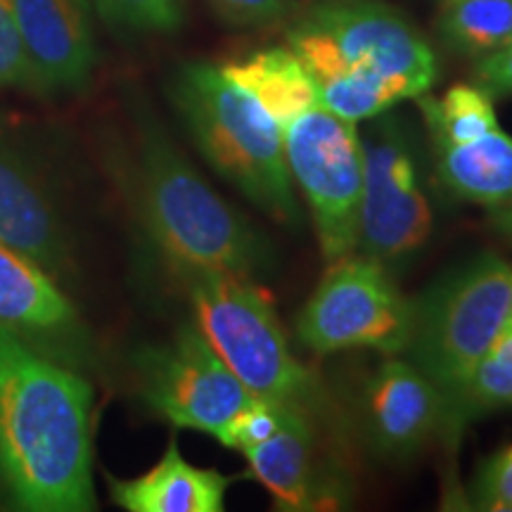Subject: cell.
I'll return each mask as SVG.
<instances>
[{
	"label": "cell",
	"instance_id": "6",
	"mask_svg": "<svg viewBox=\"0 0 512 512\" xmlns=\"http://www.w3.org/2000/svg\"><path fill=\"white\" fill-rule=\"evenodd\" d=\"M512 316V264L482 254L413 299L406 356L456 399ZM456 422V420H453Z\"/></svg>",
	"mask_w": 512,
	"mask_h": 512
},
{
	"label": "cell",
	"instance_id": "24",
	"mask_svg": "<svg viewBox=\"0 0 512 512\" xmlns=\"http://www.w3.org/2000/svg\"><path fill=\"white\" fill-rule=\"evenodd\" d=\"M472 508L512 512V444L486 456L472 482Z\"/></svg>",
	"mask_w": 512,
	"mask_h": 512
},
{
	"label": "cell",
	"instance_id": "14",
	"mask_svg": "<svg viewBox=\"0 0 512 512\" xmlns=\"http://www.w3.org/2000/svg\"><path fill=\"white\" fill-rule=\"evenodd\" d=\"M15 15L31 91H81L98 62L91 0H15Z\"/></svg>",
	"mask_w": 512,
	"mask_h": 512
},
{
	"label": "cell",
	"instance_id": "23",
	"mask_svg": "<svg viewBox=\"0 0 512 512\" xmlns=\"http://www.w3.org/2000/svg\"><path fill=\"white\" fill-rule=\"evenodd\" d=\"M287 408L280 403L259 399L254 396L242 411L228 422L226 430L219 437L221 444L226 448H235V451H245V448L264 444L266 439H271L275 432L283 425Z\"/></svg>",
	"mask_w": 512,
	"mask_h": 512
},
{
	"label": "cell",
	"instance_id": "11",
	"mask_svg": "<svg viewBox=\"0 0 512 512\" xmlns=\"http://www.w3.org/2000/svg\"><path fill=\"white\" fill-rule=\"evenodd\" d=\"M361 427L380 456L411 458L444 434L458 437L451 399L411 361L387 358L363 384Z\"/></svg>",
	"mask_w": 512,
	"mask_h": 512
},
{
	"label": "cell",
	"instance_id": "1",
	"mask_svg": "<svg viewBox=\"0 0 512 512\" xmlns=\"http://www.w3.org/2000/svg\"><path fill=\"white\" fill-rule=\"evenodd\" d=\"M93 387L0 328V494L24 512L95 510Z\"/></svg>",
	"mask_w": 512,
	"mask_h": 512
},
{
	"label": "cell",
	"instance_id": "8",
	"mask_svg": "<svg viewBox=\"0 0 512 512\" xmlns=\"http://www.w3.org/2000/svg\"><path fill=\"white\" fill-rule=\"evenodd\" d=\"M285 162L302 190L323 259L354 254L363 195L361 133L347 121L313 105L283 128Z\"/></svg>",
	"mask_w": 512,
	"mask_h": 512
},
{
	"label": "cell",
	"instance_id": "3",
	"mask_svg": "<svg viewBox=\"0 0 512 512\" xmlns=\"http://www.w3.org/2000/svg\"><path fill=\"white\" fill-rule=\"evenodd\" d=\"M136 202L147 238L169 271L214 268L254 278L271 268L264 235L155 126L140 138Z\"/></svg>",
	"mask_w": 512,
	"mask_h": 512
},
{
	"label": "cell",
	"instance_id": "20",
	"mask_svg": "<svg viewBox=\"0 0 512 512\" xmlns=\"http://www.w3.org/2000/svg\"><path fill=\"white\" fill-rule=\"evenodd\" d=\"M422 119L430 133V143H460L494 131L498 124L494 98L477 83H458L441 98L420 95Z\"/></svg>",
	"mask_w": 512,
	"mask_h": 512
},
{
	"label": "cell",
	"instance_id": "17",
	"mask_svg": "<svg viewBox=\"0 0 512 512\" xmlns=\"http://www.w3.org/2000/svg\"><path fill=\"white\" fill-rule=\"evenodd\" d=\"M444 188L486 211L512 202V136L501 126L460 143H432Z\"/></svg>",
	"mask_w": 512,
	"mask_h": 512
},
{
	"label": "cell",
	"instance_id": "15",
	"mask_svg": "<svg viewBox=\"0 0 512 512\" xmlns=\"http://www.w3.org/2000/svg\"><path fill=\"white\" fill-rule=\"evenodd\" d=\"M318 430L306 415L287 408L283 425L271 439L242 451L252 477L264 484L278 510H318L335 501L323 479Z\"/></svg>",
	"mask_w": 512,
	"mask_h": 512
},
{
	"label": "cell",
	"instance_id": "26",
	"mask_svg": "<svg viewBox=\"0 0 512 512\" xmlns=\"http://www.w3.org/2000/svg\"><path fill=\"white\" fill-rule=\"evenodd\" d=\"M29 88V69L19 36L15 0H0V91Z\"/></svg>",
	"mask_w": 512,
	"mask_h": 512
},
{
	"label": "cell",
	"instance_id": "7",
	"mask_svg": "<svg viewBox=\"0 0 512 512\" xmlns=\"http://www.w3.org/2000/svg\"><path fill=\"white\" fill-rule=\"evenodd\" d=\"M413 330V299L403 297L387 268L363 254L332 261L299 311L297 335L316 354L375 349L406 354Z\"/></svg>",
	"mask_w": 512,
	"mask_h": 512
},
{
	"label": "cell",
	"instance_id": "9",
	"mask_svg": "<svg viewBox=\"0 0 512 512\" xmlns=\"http://www.w3.org/2000/svg\"><path fill=\"white\" fill-rule=\"evenodd\" d=\"M136 380L138 394L152 413L176 430L211 437H219L254 399L195 323L181 325L169 342L140 351Z\"/></svg>",
	"mask_w": 512,
	"mask_h": 512
},
{
	"label": "cell",
	"instance_id": "10",
	"mask_svg": "<svg viewBox=\"0 0 512 512\" xmlns=\"http://www.w3.org/2000/svg\"><path fill=\"white\" fill-rule=\"evenodd\" d=\"M363 195L358 245L384 268L420 252L432 233V204L422 190L411 138L396 119H382L361 136Z\"/></svg>",
	"mask_w": 512,
	"mask_h": 512
},
{
	"label": "cell",
	"instance_id": "28",
	"mask_svg": "<svg viewBox=\"0 0 512 512\" xmlns=\"http://www.w3.org/2000/svg\"><path fill=\"white\" fill-rule=\"evenodd\" d=\"M489 221L491 226L496 228V233L503 235V238L512 245V202L505 204L501 209L489 211Z\"/></svg>",
	"mask_w": 512,
	"mask_h": 512
},
{
	"label": "cell",
	"instance_id": "13",
	"mask_svg": "<svg viewBox=\"0 0 512 512\" xmlns=\"http://www.w3.org/2000/svg\"><path fill=\"white\" fill-rule=\"evenodd\" d=\"M0 242L62 287L72 280V247L50 185L5 133H0Z\"/></svg>",
	"mask_w": 512,
	"mask_h": 512
},
{
	"label": "cell",
	"instance_id": "4",
	"mask_svg": "<svg viewBox=\"0 0 512 512\" xmlns=\"http://www.w3.org/2000/svg\"><path fill=\"white\" fill-rule=\"evenodd\" d=\"M169 273L188 297L192 323L247 392L292 408L325 430L323 425L332 420L328 392L292 354L271 297L242 273L214 268Z\"/></svg>",
	"mask_w": 512,
	"mask_h": 512
},
{
	"label": "cell",
	"instance_id": "2",
	"mask_svg": "<svg viewBox=\"0 0 512 512\" xmlns=\"http://www.w3.org/2000/svg\"><path fill=\"white\" fill-rule=\"evenodd\" d=\"M325 110L347 121L380 117L437 81L425 36L380 0H320L287 29Z\"/></svg>",
	"mask_w": 512,
	"mask_h": 512
},
{
	"label": "cell",
	"instance_id": "22",
	"mask_svg": "<svg viewBox=\"0 0 512 512\" xmlns=\"http://www.w3.org/2000/svg\"><path fill=\"white\" fill-rule=\"evenodd\" d=\"M102 19L133 31L171 34L183 22V0H93Z\"/></svg>",
	"mask_w": 512,
	"mask_h": 512
},
{
	"label": "cell",
	"instance_id": "16",
	"mask_svg": "<svg viewBox=\"0 0 512 512\" xmlns=\"http://www.w3.org/2000/svg\"><path fill=\"white\" fill-rule=\"evenodd\" d=\"M110 494L128 512H221L233 477L183 458L176 439L152 470L133 479L107 477Z\"/></svg>",
	"mask_w": 512,
	"mask_h": 512
},
{
	"label": "cell",
	"instance_id": "21",
	"mask_svg": "<svg viewBox=\"0 0 512 512\" xmlns=\"http://www.w3.org/2000/svg\"><path fill=\"white\" fill-rule=\"evenodd\" d=\"M503 408H512V316L453 399V420L458 434L467 420Z\"/></svg>",
	"mask_w": 512,
	"mask_h": 512
},
{
	"label": "cell",
	"instance_id": "12",
	"mask_svg": "<svg viewBox=\"0 0 512 512\" xmlns=\"http://www.w3.org/2000/svg\"><path fill=\"white\" fill-rule=\"evenodd\" d=\"M0 328L64 366L81 370L91 339L69 294L27 256L0 242Z\"/></svg>",
	"mask_w": 512,
	"mask_h": 512
},
{
	"label": "cell",
	"instance_id": "27",
	"mask_svg": "<svg viewBox=\"0 0 512 512\" xmlns=\"http://www.w3.org/2000/svg\"><path fill=\"white\" fill-rule=\"evenodd\" d=\"M472 79L479 88H484L491 98L512 95V41L503 48L486 53L475 60Z\"/></svg>",
	"mask_w": 512,
	"mask_h": 512
},
{
	"label": "cell",
	"instance_id": "5",
	"mask_svg": "<svg viewBox=\"0 0 512 512\" xmlns=\"http://www.w3.org/2000/svg\"><path fill=\"white\" fill-rule=\"evenodd\" d=\"M171 93L204 159L261 211L285 226H297L302 211L278 121L228 79L221 64H185Z\"/></svg>",
	"mask_w": 512,
	"mask_h": 512
},
{
	"label": "cell",
	"instance_id": "25",
	"mask_svg": "<svg viewBox=\"0 0 512 512\" xmlns=\"http://www.w3.org/2000/svg\"><path fill=\"white\" fill-rule=\"evenodd\" d=\"M207 3L228 27L261 29L292 15L299 0H207Z\"/></svg>",
	"mask_w": 512,
	"mask_h": 512
},
{
	"label": "cell",
	"instance_id": "18",
	"mask_svg": "<svg viewBox=\"0 0 512 512\" xmlns=\"http://www.w3.org/2000/svg\"><path fill=\"white\" fill-rule=\"evenodd\" d=\"M228 79L252 95L285 128L318 102V91L306 67L290 48H268L240 62L221 64Z\"/></svg>",
	"mask_w": 512,
	"mask_h": 512
},
{
	"label": "cell",
	"instance_id": "19",
	"mask_svg": "<svg viewBox=\"0 0 512 512\" xmlns=\"http://www.w3.org/2000/svg\"><path fill=\"white\" fill-rule=\"evenodd\" d=\"M439 31L448 46L475 60L494 53L512 41V0H444Z\"/></svg>",
	"mask_w": 512,
	"mask_h": 512
}]
</instances>
